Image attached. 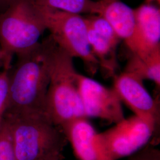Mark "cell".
Here are the masks:
<instances>
[{"instance_id":"17","label":"cell","mask_w":160,"mask_h":160,"mask_svg":"<svg viewBox=\"0 0 160 160\" xmlns=\"http://www.w3.org/2000/svg\"><path fill=\"white\" fill-rule=\"evenodd\" d=\"M10 64H6L0 71V128L4 119L8 100Z\"/></svg>"},{"instance_id":"16","label":"cell","mask_w":160,"mask_h":160,"mask_svg":"<svg viewBox=\"0 0 160 160\" xmlns=\"http://www.w3.org/2000/svg\"><path fill=\"white\" fill-rule=\"evenodd\" d=\"M0 160H16L10 128L5 119L0 128Z\"/></svg>"},{"instance_id":"19","label":"cell","mask_w":160,"mask_h":160,"mask_svg":"<svg viewBox=\"0 0 160 160\" xmlns=\"http://www.w3.org/2000/svg\"><path fill=\"white\" fill-rule=\"evenodd\" d=\"M12 58L8 57L6 53L0 48V67L5 65L6 63H11Z\"/></svg>"},{"instance_id":"14","label":"cell","mask_w":160,"mask_h":160,"mask_svg":"<svg viewBox=\"0 0 160 160\" xmlns=\"http://www.w3.org/2000/svg\"><path fill=\"white\" fill-rule=\"evenodd\" d=\"M40 7L78 14H96L97 2L94 0H33Z\"/></svg>"},{"instance_id":"5","label":"cell","mask_w":160,"mask_h":160,"mask_svg":"<svg viewBox=\"0 0 160 160\" xmlns=\"http://www.w3.org/2000/svg\"><path fill=\"white\" fill-rule=\"evenodd\" d=\"M42 12L46 30L58 46L73 58L80 59L87 71L94 75L99 68L88 40V28L85 18L81 14L42 8Z\"/></svg>"},{"instance_id":"13","label":"cell","mask_w":160,"mask_h":160,"mask_svg":"<svg viewBox=\"0 0 160 160\" xmlns=\"http://www.w3.org/2000/svg\"><path fill=\"white\" fill-rule=\"evenodd\" d=\"M125 71L135 74L143 80L154 81L157 87L160 89V49L145 58L131 53Z\"/></svg>"},{"instance_id":"3","label":"cell","mask_w":160,"mask_h":160,"mask_svg":"<svg viewBox=\"0 0 160 160\" xmlns=\"http://www.w3.org/2000/svg\"><path fill=\"white\" fill-rule=\"evenodd\" d=\"M16 160H62L67 139L46 114L5 116Z\"/></svg>"},{"instance_id":"9","label":"cell","mask_w":160,"mask_h":160,"mask_svg":"<svg viewBox=\"0 0 160 160\" xmlns=\"http://www.w3.org/2000/svg\"><path fill=\"white\" fill-rule=\"evenodd\" d=\"M135 29L128 48L131 53L147 57L160 49V9L158 4L145 2L134 9Z\"/></svg>"},{"instance_id":"20","label":"cell","mask_w":160,"mask_h":160,"mask_svg":"<svg viewBox=\"0 0 160 160\" xmlns=\"http://www.w3.org/2000/svg\"><path fill=\"white\" fill-rule=\"evenodd\" d=\"M12 0H0V8L4 9Z\"/></svg>"},{"instance_id":"12","label":"cell","mask_w":160,"mask_h":160,"mask_svg":"<svg viewBox=\"0 0 160 160\" xmlns=\"http://www.w3.org/2000/svg\"><path fill=\"white\" fill-rule=\"evenodd\" d=\"M88 40L99 67L109 76L114 77L118 67L116 57L117 46L97 34L88 26Z\"/></svg>"},{"instance_id":"7","label":"cell","mask_w":160,"mask_h":160,"mask_svg":"<svg viewBox=\"0 0 160 160\" xmlns=\"http://www.w3.org/2000/svg\"><path fill=\"white\" fill-rule=\"evenodd\" d=\"M113 89L121 102L138 116L152 123L160 138V102L151 96L143 80L135 74L125 71L114 77Z\"/></svg>"},{"instance_id":"10","label":"cell","mask_w":160,"mask_h":160,"mask_svg":"<svg viewBox=\"0 0 160 160\" xmlns=\"http://www.w3.org/2000/svg\"><path fill=\"white\" fill-rule=\"evenodd\" d=\"M79 160H110L99 143L98 133L88 118L72 120L61 127Z\"/></svg>"},{"instance_id":"11","label":"cell","mask_w":160,"mask_h":160,"mask_svg":"<svg viewBox=\"0 0 160 160\" xmlns=\"http://www.w3.org/2000/svg\"><path fill=\"white\" fill-rule=\"evenodd\" d=\"M96 14L104 17L128 48L135 29L134 9L120 0H97Z\"/></svg>"},{"instance_id":"8","label":"cell","mask_w":160,"mask_h":160,"mask_svg":"<svg viewBox=\"0 0 160 160\" xmlns=\"http://www.w3.org/2000/svg\"><path fill=\"white\" fill-rule=\"evenodd\" d=\"M78 88L87 118H97L115 123L125 119L122 102L113 88L80 74Z\"/></svg>"},{"instance_id":"1","label":"cell","mask_w":160,"mask_h":160,"mask_svg":"<svg viewBox=\"0 0 160 160\" xmlns=\"http://www.w3.org/2000/svg\"><path fill=\"white\" fill-rule=\"evenodd\" d=\"M49 43L48 37L30 51L17 55L14 68L12 72L10 70L8 100L5 116L47 115Z\"/></svg>"},{"instance_id":"2","label":"cell","mask_w":160,"mask_h":160,"mask_svg":"<svg viewBox=\"0 0 160 160\" xmlns=\"http://www.w3.org/2000/svg\"><path fill=\"white\" fill-rule=\"evenodd\" d=\"M50 37L48 51L49 84L46 96V114L56 126L87 118L78 88V76L73 58Z\"/></svg>"},{"instance_id":"15","label":"cell","mask_w":160,"mask_h":160,"mask_svg":"<svg viewBox=\"0 0 160 160\" xmlns=\"http://www.w3.org/2000/svg\"><path fill=\"white\" fill-rule=\"evenodd\" d=\"M87 26L97 34L118 46L120 39L110 23L104 17L98 14H88L84 16Z\"/></svg>"},{"instance_id":"6","label":"cell","mask_w":160,"mask_h":160,"mask_svg":"<svg viewBox=\"0 0 160 160\" xmlns=\"http://www.w3.org/2000/svg\"><path fill=\"white\" fill-rule=\"evenodd\" d=\"M151 138L150 144L155 146L159 143L154 125L135 114L98 133L100 146L110 160L131 156L147 145Z\"/></svg>"},{"instance_id":"18","label":"cell","mask_w":160,"mask_h":160,"mask_svg":"<svg viewBox=\"0 0 160 160\" xmlns=\"http://www.w3.org/2000/svg\"><path fill=\"white\" fill-rule=\"evenodd\" d=\"M155 146L149 143L133 154L129 160H160V151Z\"/></svg>"},{"instance_id":"4","label":"cell","mask_w":160,"mask_h":160,"mask_svg":"<svg viewBox=\"0 0 160 160\" xmlns=\"http://www.w3.org/2000/svg\"><path fill=\"white\" fill-rule=\"evenodd\" d=\"M46 30L33 0H12L0 14V48L10 58L22 54L38 46Z\"/></svg>"}]
</instances>
